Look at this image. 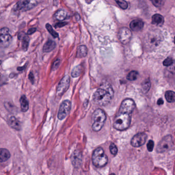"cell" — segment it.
<instances>
[{"instance_id": "obj_1", "label": "cell", "mask_w": 175, "mask_h": 175, "mask_svg": "<svg viewBox=\"0 0 175 175\" xmlns=\"http://www.w3.org/2000/svg\"><path fill=\"white\" fill-rule=\"evenodd\" d=\"M114 94V91L110 84L104 83L93 95V101L100 106H105L110 103Z\"/></svg>"}, {"instance_id": "obj_2", "label": "cell", "mask_w": 175, "mask_h": 175, "mask_svg": "<svg viewBox=\"0 0 175 175\" xmlns=\"http://www.w3.org/2000/svg\"><path fill=\"white\" fill-rule=\"evenodd\" d=\"M163 40V35L159 30H151L144 37L143 43L146 50L154 51L159 47Z\"/></svg>"}, {"instance_id": "obj_3", "label": "cell", "mask_w": 175, "mask_h": 175, "mask_svg": "<svg viewBox=\"0 0 175 175\" xmlns=\"http://www.w3.org/2000/svg\"><path fill=\"white\" fill-rule=\"evenodd\" d=\"M130 115L119 113L114 119L113 126L116 130H124L130 127Z\"/></svg>"}, {"instance_id": "obj_4", "label": "cell", "mask_w": 175, "mask_h": 175, "mask_svg": "<svg viewBox=\"0 0 175 175\" xmlns=\"http://www.w3.org/2000/svg\"><path fill=\"white\" fill-rule=\"evenodd\" d=\"M106 119V116L103 110L97 109L93 114V124L92 128L95 131H100L103 127Z\"/></svg>"}, {"instance_id": "obj_5", "label": "cell", "mask_w": 175, "mask_h": 175, "mask_svg": "<svg viewBox=\"0 0 175 175\" xmlns=\"http://www.w3.org/2000/svg\"><path fill=\"white\" fill-rule=\"evenodd\" d=\"M92 161L93 164L97 167H102L107 164L108 158L102 147H98L93 152Z\"/></svg>"}, {"instance_id": "obj_6", "label": "cell", "mask_w": 175, "mask_h": 175, "mask_svg": "<svg viewBox=\"0 0 175 175\" xmlns=\"http://www.w3.org/2000/svg\"><path fill=\"white\" fill-rule=\"evenodd\" d=\"M173 139L171 135H167L163 137L158 144L156 151L158 152L163 153L171 150L173 147Z\"/></svg>"}, {"instance_id": "obj_7", "label": "cell", "mask_w": 175, "mask_h": 175, "mask_svg": "<svg viewBox=\"0 0 175 175\" xmlns=\"http://www.w3.org/2000/svg\"><path fill=\"white\" fill-rule=\"evenodd\" d=\"M12 37L9 33V30L7 27H4L0 29V46L7 48L11 44Z\"/></svg>"}, {"instance_id": "obj_8", "label": "cell", "mask_w": 175, "mask_h": 175, "mask_svg": "<svg viewBox=\"0 0 175 175\" xmlns=\"http://www.w3.org/2000/svg\"><path fill=\"white\" fill-rule=\"evenodd\" d=\"M37 1H20L16 3L13 9L15 11H25L32 9L37 5Z\"/></svg>"}, {"instance_id": "obj_9", "label": "cell", "mask_w": 175, "mask_h": 175, "mask_svg": "<svg viewBox=\"0 0 175 175\" xmlns=\"http://www.w3.org/2000/svg\"><path fill=\"white\" fill-rule=\"evenodd\" d=\"M135 102L130 99H125L122 102L119 109V113L131 115L135 109Z\"/></svg>"}, {"instance_id": "obj_10", "label": "cell", "mask_w": 175, "mask_h": 175, "mask_svg": "<svg viewBox=\"0 0 175 175\" xmlns=\"http://www.w3.org/2000/svg\"><path fill=\"white\" fill-rule=\"evenodd\" d=\"M71 109V102L69 100H64L60 106L58 112V118L60 120H62L66 117Z\"/></svg>"}, {"instance_id": "obj_11", "label": "cell", "mask_w": 175, "mask_h": 175, "mask_svg": "<svg viewBox=\"0 0 175 175\" xmlns=\"http://www.w3.org/2000/svg\"><path fill=\"white\" fill-rule=\"evenodd\" d=\"M70 84V78L69 75L64 76L60 81L57 88V95L61 96L67 91Z\"/></svg>"}, {"instance_id": "obj_12", "label": "cell", "mask_w": 175, "mask_h": 175, "mask_svg": "<svg viewBox=\"0 0 175 175\" xmlns=\"http://www.w3.org/2000/svg\"><path fill=\"white\" fill-rule=\"evenodd\" d=\"M132 33L128 28L122 27L119 29L118 37L119 41L123 44H127L131 40Z\"/></svg>"}, {"instance_id": "obj_13", "label": "cell", "mask_w": 175, "mask_h": 175, "mask_svg": "<svg viewBox=\"0 0 175 175\" xmlns=\"http://www.w3.org/2000/svg\"><path fill=\"white\" fill-rule=\"evenodd\" d=\"M147 139V135L145 133H138L135 135L131 140V145L138 147L143 146Z\"/></svg>"}, {"instance_id": "obj_14", "label": "cell", "mask_w": 175, "mask_h": 175, "mask_svg": "<svg viewBox=\"0 0 175 175\" xmlns=\"http://www.w3.org/2000/svg\"><path fill=\"white\" fill-rule=\"evenodd\" d=\"M18 39L21 41V45L22 49L24 51H26L28 49L30 40L27 34L24 32H20L18 35Z\"/></svg>"}, {"instance_id": "obj_15", "label": "cell", "mask_w": 175, "mask_h": 175, "mask_svg": "<svg viewBox=\"0 0 175 175\" xmlns=\"http://www.w3.org/2000/svg\"><path fill=\"white\" fill-rule=\"evenodd\" d=\"M8 124L11 127L16 130L19 131L21 130V123L14 116H11L8 119Z\"/></svg>"}, {"instance_id": "obj_16", "label": "cell", "mask_w": 175, "mask_h": 175, "mask_svg": "<svg viewBox=\"0 0 175 175\" xmlns=\"http://www.w3.org/2000/svg\"><path fill=\"white\" fill-rule=\"evenodd\" d=\"M144 23L140 20H135L131 21L130 24V27L134 32H139L143 27Z\"/></svg>"}, {"instance_id": "obj_17", "label": "cell", "mask_w": 175, "mask_h": 175, "mask_svg": "<svg viewBox=\"0 0 175 175\" xmlns=\"http://www.w3.org/2000/svg\"><path fill=\"white\" fill-rule=\"evenodd\" d=\"M82 157L79 151H75L72 155V164L75 167H78L81 162Z\"/></svg>"}, {"instance_id": "obj_18", "label": "cell", "mask_w": 175, "mask_h": 175, "mask_svg": "<svg viewBox=\"0 0 175 175\" xmlns=\"http://www.w3.org/2000/svg\"><path fill=\"white\" fill-rule=\"evenodd\" d=\"M11 152L7 149H0V162L3 163L7 161L11 158Z\"/></svg>"}, {"instance_id": "obj_19", "label": "cell", "mask_w": 175, "mask_h": 175, "mask_svg": "<svg viewBox=\"0 0 175 175\" xmlns=\"http://www.w3.org/2000/svg\"><path fill=\"white\" fill-rule=\"evenodd\" d=\"M56 47V42L52 40H49L45 44H44L43 48V51L44 53H49L53 51Z\"/></svg>"}, {"instance_id": "obj_20", "label": "cell", "mask_w": 175, "mask_h": 175, "mask_svg": "<svg viewBox=\"0 0 175 175\" xmlns=\"http://www.w3.org/2000/svg\"><path fill=\"white\" fill-rule=\"evenodd\" d=\"M20 103L21 105V110L22 112H26L29 109V103L26 97L23 95L21 97L20 99Z\"/></svg>"}, {"instance_id": "obj_21", "label": "cell", "mask_w": 175, "mask_h": 175, "mask_svg": "<svg viewBox=\"0 0 175 175\" xmlns=\"http://www.w3.org/2000/svg\"><path fill=\"white\" fill-rule=\"evenodd\" d=\"M152 23L158 26H161L164 23V18L159 14H156L152 16Z\"/></svg>"}, {"instance_id": "obj_22", "label": "cell", "mask_w": 175, "mask_h": 175, "mask_svg": "<svg viewBox=\"0 0 175 175\" xmlns=\"http://www.w3.org/2000/svg\"><path fill=\"white\" fill-rule=\"evenodd\" d=\"M67 13L63 9H60L57 11L54 16L55 19L58 21H63L66 18Z\"/></svg>"}, {"instance_id": "obj_23", "label": "cell", "mask_w": 175, "mask_h": 175, "mask_svg": "<svg viewBox=\"0 0 175 175\" xmlns=\"http://www.w3.org/2000/svg\"><path fill=\"white\" fill-rule=\"evenodd\" d=\"M88 54V48L85 45H81L78 48L77 57L84 58Z\"/></svg>"}, {"instance_id": "obj_24", "label": "cell", "mask_w": 175, "mask_h": 175, "mask_svg": "<svg viewBox=\"0 0 175 175\" xmlns=\"http://www.w3.org/2000/svg\"><path fill=\"white\" fill-rule=\"evenodd\" d=\"M165 97L167 101L170 102V103H173L175 101V93L173 91H166L165 95Z\"/></svg>"}, {"instance_id": "obj_25", "label": "cell", "mask_w": 175, "mask_h": 175, "mask_svg": "<svg viewBox=\"0 0 175 175\" xmlns=\"http://www.w3.org/2000/svg\"><path fill=\"white\" fill-rule=\"evenodd\" d=\"M151 82L149 79H146L142 83V91L144 93H147L151 88Z\"/></svg>"}, {"instance_id": "obj_26", "label": "cell", "mask_w": 175, "mask_h": 175, "mask_svg": "<svg viewBox=\"0 0 175 175\" xmlns=\"http://www.w3.org/2000/svg\"><path fill=\"white\" fill-rule=\"evenodd\" d=\"M45 27L47 30H48V32H49V33L54 38H58V37H59V34L53 29V27H52V26L51 24H49V23H48V24H46Z\"/></svg>"}, {"instance_id": "obj_27", "label": "cell", "mask_w": 175, "mask_h": 175, "mask_svg": "<svg viewBox=\"0 0 175 175\" xmlns=\"http://www.w3.org/2000/svg\"><path fill=\"white\" fill-rule=\"evenodd\" d=\"M81 73V66L78 65L75 67L72 72V76L73 78L78 77Z\"/></svg>"}, {"instance_id": "obj_28", "label": "cell", "mask_w": 175, "mask_h": 175, "mask_svg": "<svg viewBox=\"0 0 175 175\" xmlns=\"http://www.w3.org/2000/svg\"><path fill=\"white\" fill-rule=\"evenodd\" d=\"M138 72L136 71H131L127 76V79L130 81H135L137 79Z\"/></svg>"}, {"instance_id": "obj_29", "label": "cell", "mask_w": 175, "mask_h": 175, "mask_svg": "<svg viewBox=\"0 0 175 175\" xmlns=\"http://www.w3.org/2000/svg\"><path fill=\"white\" fill-rule=\"evenodd\" d=\"M109 149H110V152L114 155H116L118 152L117 147L116 146V145L115 144L111 143L110 146H109Z\"/></svg>"}, {"instance_id": "obj_30", "label": "cell", "mask_w": 175, "mask_h": 175, "mask_svg": "<svg viewBox=\"0 0 175 175\" xmlns=\"http://www.w3.org/2000/svg\"><path fill=\"white\" fill-rule=\"evenodd\" d=\"M173 63V59L170 57H168L166 58V59L163 61V64L165 66H171Z\"/></svg>"}, {"instance_id": "obj_31", "label": "cell", "mask_w": 175, "mask_h": 175, "mask_svg": "<svg viewBox=\"0 0 175 175\" xmlns=\"http://www.w3.org/2000/svg\"><path fill=\"white\" fill-rule=\"evenodd\" d=\"M116 2L122 9H126L128 7L127 3L125 1H118Z\"/></svg>"}, {"instance_id": "obj_32", "label": "cell", "mask_w": 175, "mask_h": 175, "mask_svg": "<svg viewBox=\"0 0 175 175\" xmlns=\"http://www.w3.org/2000/svg\"><path fill=\"white\" fill-rule=\"evenodd\" d=\"M154 147V142L152 140H149L147 144V149L149 152H152Z\"/></svg>"}, {"instance_id": "obj_33", "label": "cell", "mask_w": 175, "mask_h": 175, "mask_svg": "<svg viewBox=\"0 0 175 175\" xmlns=\"http://www.w3.org/2000/svg\"><path fill=\"white\" fill-rule=\"evenodd\" d=\"M152 2L155 6L157 7H161V6L163 5L164 3L163 1H156V0L152 1Z\"/></svg>"}, {"instance_id": "obj_34", "label": "cell", "mask_w": 175, "mask_h": 175, "mask_svg": "<svg viewBox=\"0 0 175 175\" xmlns=\"http://www.w3.org/2000/svg\"><path fill=\"white\" fill-rule=\"evenodd\" d=\"M60 63V60L59 59L57 60L56 61H55L54 63L53 67H52V69L54 70L57 69L59 67Z\"/></svg>"}, {"instance_id": "obj_35", "label": "cell", "mask_w": 175, "mask_h": 175, "mask_svg": "<svg viewBox=\"0 0 175 175\" xmlns=\"http://www.w3.org/2000/svg\"><path fill=\"white\" fill-rule=\"evenodd\" d=\"M28 77H29V80L30 81L32 82V84H33L34 82H35V78H34L33 74L32 73V72H30Z\"/></svg>"}, {"instance_id": "obj_36", "label": "cell", "mask_w": 175, "mask_h": 175, "mask_svg": "<svg viewBox=\"0 0 175 175\" xmlns=\"http://www.w3.org/2000/svg\"><path fill=\"white\" fill-rule=\"evenodd\" d=\"M36 31H37V29L35 28H30V29L28 30L27 34V35H30L33 34L34 32H35Z\"/></svg>"}, {"instance_id": "obj_37", "label": "cell", "mask_w": 175, "mask_h": 175, "mask_svg": "<svg viewBox=\"0 0 175 175\" xmlns=\"http://www.w3.org/2000/svg\"><path fill=\"white\" fill-rule=\"evenodd\" d=\"M67 23L66 22H61V23H57L56 25H55V27H62L64 26H65V25Z\"/></svg>"}, {"instance_id": "obj_38", "label": "cell", "mask_w": 175, "mask_h": 175, "mask_svg": "<svg viewBox=\"0 0 175 175\" xmlns=\"http://www.w3.org/2000/svg\"><path fill=\"white\" fill-rule=\"evenodd\" d=\"M163 104V100L160 98L159 100H158L157 104L159 105H162Z\"/></svg>"}, {"instance_id": "obj_39", "label": "cell", "mask_w": 175, "mask_h": 175, "mask_svg": "<svg viewBox=\"0 0 175 175\" xmlns=\"http://www.w3.org/2000/svg\"><path fill=\"white\" fill-rule=\"evenodd\" d=\"M115 175V173H111V174H110V175Z\"/></svg>"}, {"instance_id": "obj_40", "label": "cell", "mask_w": 175, "mask_h": 175, "mask_svg": "<svg viewBox=\"0 0 175 175\" xmlns=\"http://www.w3.org/2000/svg\"><path fill=\"white\" fill-rule=\"evenodd\" d=\"M1 63H2V61H0V65L1 64Z\"/></svg>"}, {"instance_id": "obj_41", "label": "cell", "mask_w": 175, "mask_h": 175, "mask_svg": "<svg viewBox=\"0 0 175 175\" xmlns=\"http://www.w3.org/2000/svg\"><path fill=\"white\" fill-rule=\"evenodd\" d=\"M1 74L0 73V79H1Z\"/></svg>"}]
</instances>
